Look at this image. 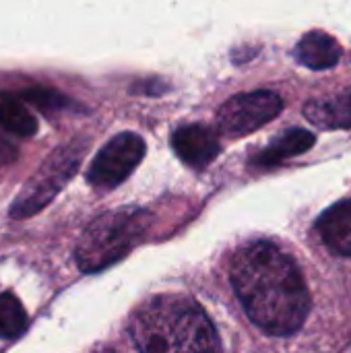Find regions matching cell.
Here are the masks:
<instances>
[{"mask_svg":"<svg viewBox=\"0 0 351 353\" xmlns=\"http://www.w3.org/2000/svg\"><path fill=\"white\" fill-rule=\"evenodd\" d=\"M234 292L248 319L269 335L288 337L302 329L310 294L296 261L271 242L240 248L230 269Z\"/></svg>","mask_w":351,"mask_h":353,"instance_id":"6da1fadb","label":"cell"},{"mask_svg":"<svg viewBox=\"0 0 351 353\" xmlns=\"http://www.w3.org/2000/svg\"><path fill=\"white\" fill-rule=\"evenodd\" d=\"M139 353H221L207 312L188 296L163 294L143 302L130 319Z\"/></svg>","mask_w":351,"mask_h":353,"instance_id":"7a4b0ae2","label":"cell"},{"mask_svg":"<svg viewBox=\"0 0 351 353\" xmlns=\"http://www.w3.org/2000/svg\"><path fill=\"white\" fill-rule=\"evenodd\" d=\"M149 213L126 207L93 219L79 238L74 256L85 273H97L122 261L145 236Z\"/></svg>","mask_w":351,"mask_h":353,"instance_id":"3957f363","label":"cell"},{"mask_svg":"<svg viewBox=\"0 0 351 353\" xmlns=\"http://www.w3.org/2000/svg\"><path fill=\"white\" fill-rule=\"evenodd\" d=\"M79 163H81V147L66 145L60 147L56 153H52L41 163V168L27 180V184L14 199L10 207V217L25 219L41 211L74 176Z\"/></svg>","mask_w":351,"mask_h":353,"instance_id":"277c9868","label":"cell"},{"mask_svg":"<svg viewBox=\"0 0 351 353\" xmlns=\"http://www.w3.org/2000/svg\"><path fill=\"white\" fill-rule=\"evenodd\" d=\"M283 110V99L275 91H250L230 97L217 112V126L230 139L246 137L269 124Z\"/></svg>","mask_w":351,"mask_h":353,"instance_id":"5b68a950","label":"cell"},{"mask_svg":"<svg viewBox=\"0 0 351 353\" xmlns=\"http://www.w3.org/2000/svg\"><path fill=\"white\" fill-rule=\"evenodd\" d=\"M145 141L134 132L116 134L91 161L87 180L95 188H116L143 161Z\"/></svg>","mask_w":351,"mask_h":353,"instance_id":"8992f818","label":"cell"},{"mask_svg":"<svg viewBox=\"0 0 351 353\" xmlns=\"http://www.w3.org/2000/svg\"><path fill=\"white\" fill-rule=\"evenodd\" d=\"M176 155L190 168H207L219 155L217 132L205 124H184L172 137Z\"/></svg>","mask_w":351,"mask_h":353,"instance_id":"52a82bcc","label":"cell"},{"mask_svg":"<svg viewBox=\"0 0 351 353\" xmlns=\"http://www.w3.org/2000/svg\"><path fill=\"white\" fill-rule=\"evenodd\" d=\"M323 244L337 256H351V199L331 205L317 221Z\"/></svg>","mask_w":351,"mask_h":353,"instance_id":"ba28073f","label":"cell"},{"mask_svg":"<svg viewBox=\"0 0 351 353\" xmlns=\"http://www.w3.org/2000/svg\"><path fill=\"white\" fill-rule=\"evenodd\" d=\"M341 46L335 37L323 31L306 33L296 46V60L312 70H325L339 62Z\"/></svg>","mask_w":351,"mask_h":353,"instance_id":"9c48e42d","label":"cell"},{"mask_svg":"<svg viewBox=\"0 0 351 353\" xmlns=\"http://www.w3.org/2000/svg\"><path fill=\"white\" fill-rule=\"evenodd\" d=\"M304 116L319 128H351V87L333 97L306 103Z\"/></svg>","mask_w":351,"mask_h":353,"instance_id":"30bf717a","label":"cell"},{"mask_svg":"<svg viewBox=\"0 0 351 353\" xmlns=\"http://www.w3.org/2000/svg\"><path fill=\"white\" fill-rule=\"evenodd\" d=\"M317 143V137L304 128H292V130H285L283 134H279L275 141H271L263 151L261 155H257L254 163L261 165V168H271V165H277L290 157H296V155H302L306 153L312 145Z\"/></svg>","mask_w":351,"mask_h":353,"instance_id":"8fae6325","label":"cell"},{"mask_svg":"<svg viewBox=\"0 0 351 353\" xmlns=\"http://www.w3.org/2000/svg\"><path fill=\"white\" fill-rule=\"evenodd\" d=\"M0 126L17 137H31L37 132V120L27 110L19 95H0Z\"/></svg>","mask_w":351,"mask_h":353,"instance_id":"7c38bea8","label":"cell"},{"mask_svg":"<svg viewBox=\"0 0 351 353\" xmlns=\"http://www.w3.org/2000/svg\"><path fill=\"white\" fill-rule=\"evenodd\" d=\"M27 327L23 304L12 292L0 294V339H14Z\"/></svg>","mask_w":351,"mask_h":353,"instance_id":"4fadbf2b","label":"cell"},{"mask_svg":"<svg viewBox=\"0 0 351 353\" xmlns=\"http://www.w3.org/2000/svg\"><path fill=\"white\" fill-rule=\"evenodd\" d=\"M21 99H27L29 103L41 108V110H58V108H66L68 105V99L56 91H50V89H29L23 93Z\"/></svg>","mask_w":351,"mask_h":353,"instance_id":"5bb4252c","label":"cell"},{"mask_svg":"<svg viewBox=\"0 0 351 353\" xmlns=\"http://www.w3.org/2000/svg\"><path fill=\"white\" fill-rule=\"evenodd\" d=\"M14 157H17L14 147L8 141L0 139V163H10V161H14Z\"/></svg>","mask_w":351,"mask_h":353,"instance_id":"9a60e30c","label":"cell"},{"mask_svg":"<svg viewBox=\"0 0 351 353\" xmlns=\"http://www.w3.org/2000/svg\"><path fill=\"white\" fill-rule=\"evenodd\" d=\"M106 353H112V352H106Z\"/></svg>","mask_w":351,"mask_h":353,"instance_id":"2e32d148","label":"cell"}]
</instances>
